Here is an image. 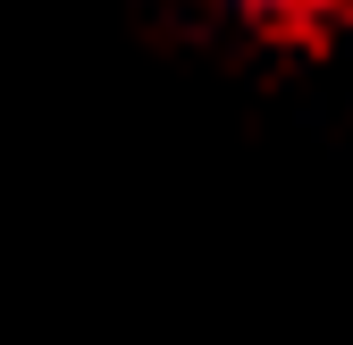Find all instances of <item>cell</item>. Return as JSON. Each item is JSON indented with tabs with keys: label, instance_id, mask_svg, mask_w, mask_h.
I'll list each match as a JSON object with an SVG mask.
<instances>
[{
	"label": "cell",
	"instance_id": "obj_1",
	"mask_svg": "<svg viewBox=\"0 0 353 345\" xmlns=\"http://www.w3.org/2000/svg\"><path fill=\"white\" fill-rule=\"evenodd\" d=\"M244 9H261V17H286V9H294V0H244Z\"/></svg>",
	"mask_w": 353,
	"mask_h": 345
}]
</instances>
